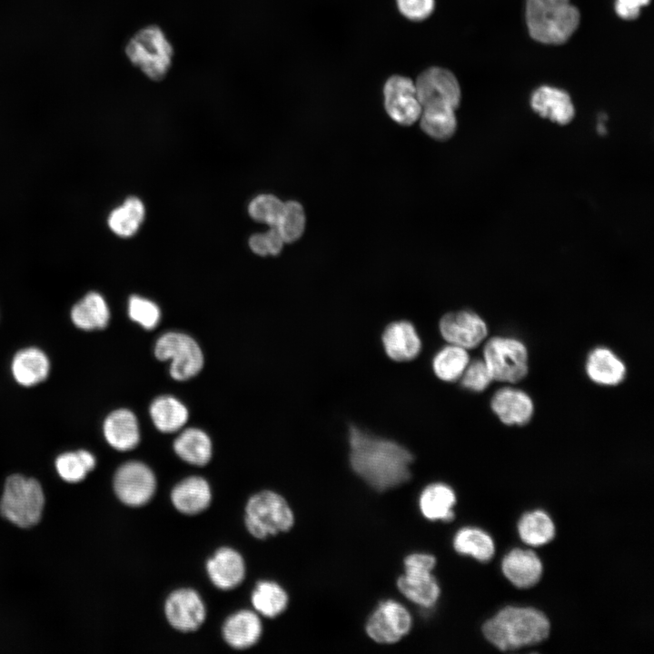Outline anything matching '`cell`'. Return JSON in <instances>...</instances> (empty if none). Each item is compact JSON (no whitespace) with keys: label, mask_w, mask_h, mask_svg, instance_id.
I'll list each match as a JSON object with an SVG mask.
<instances>
[{"label":"cell","mask_w":654,"mask_h":654,"mask_svg":"<svg viewBox=\"0 0 654 654\" xmlns=\"http://www.w3.org/2000/svg\"><path fill=\"white\" fill-rule=\"evenodd\" d=\"M104 434L107 442L115 450L124 451L134 449L140 440L135 415L126 409L111 412L104 420Z\"/></svg>","instance_id":"cell-23"},{"label":"cell","mask_w":654,"mask_h":654,"mask_svg":"<svg viewBox=\"0 0 654 654\" xmlns=\"http://www.w3.org/2000/svg\"><path fill=\"white\" fill-rule=\"evenodd\" d=\"M382 342L386 354L395 362H408L416 358L421 350V338L411 322L397 321L383 331Z\"/></svg>","instance_id":"cell-15"},{"label":"cell","mask_w":654,"mask_h":654,"mask_svg":"<svg viewBox=\"0 0 654 654\" xmlns=\"http://www.w3.org/2000/svg\"><path fill=\"white\" fill-rule=\"evenodd\" d=\"M223 636L233 649H244L260 639L263 626L259 616L251 610H240L230 616L223 626Z\"/></svg>","instance_id":"cell-22"},{"label":"cell","mask_w":654,"mask_h":654,"mask_svg":"<svg viewBox=\"0 0 654 654\" xmlns=\"http://www.w3.org/2000/svg\"><path fill=\"white\" fill-rule=\"evenodd\" d=\"M251 600L255 610L267 618L282 613L289 601L287 593L279 584L266 580L257 583Z\"/></svg>","instance_id":"cell-32"},{"label":"cell","mask_w":654,"mask_h":654,"mask_svg":"<svg viewBox=\"0 0 654 654\" xmlns=\"http://www.w3.org/2000/svg\"><path fill=\"white\" fill-rule=\"evenodd\" d=\"M211 488L202 477L186 478L176 484L171 492L173 506L182 513L194 515L203 511L211 503Z\"/></svg>","instance_id":"cell-20"},{"label":"cell","mask_w":654,"mask_h":654,"mask_svg":"<svg viewBox=\"0 0 654 654\" xmlns=\"http://www.w3.org/2000/svg\"><path fill=\"white\" fill-rule=\"evenodd\" d=\"M505 577L516 587L527 589L534 586L542 574V564L531 550L514 549L502 560Z\"/></svg>","instance_id":"cell-18"},{"label":"cell","mask_w":654,"mask_h":654,"mask_svg":"<svg viewBox=\"0 0 654 654\" xmlns=\"http://www.w3.org/2000/svg\"><path fill=\"white\" fill-rule=\"evenodd\" d=\"M401 14L411 21H422L432 13L434 0H396Z\"/></svg>","instance_id":"cell-42"},{"label":"cell","mask_w":654,"mask_h":654,"mask_svg":"<svg viewBox=\"0 0 654 654\" xmlns=\"http://www.w3.org/2000/svg\"><path fill=\"white\" fill-rule=\"evenodd\" d=\"M160 361L171 360L170 374L177 381L195 376L203 368V355L197 342L189 335L169 332L163 334L154 346Z\"/></svg>","instance_id":"cell-7"},{"label":"cell","mask_w":654,"mask_h":654,"mask_svg":"<svg viewBox=\"0 0 654 654\" xmlns=\"http://www.w3.org/2000/svg\"><path fill=\"white\" fill-rule=\"evenodd\" d=\"M526 20L530 35L543 44H562L574 33L580 13L569 0H528Z\"/></svg>","instance_id":"cell-3"},{"label":"cell","mask_w":654,"mask_h":654,"mask_svg":"<svg viewBox=\"0 0 654 654\" xmlns=\"http://www.w3.org/2000/svg\"><path fill=\"white\" fill-rule=\"evenodd\" d=\"M284 243L298 240L305 227V214L302 206L294 201L284 203L282 215L275 226Z\"/></svg>","instance_id":"cell-37"},{"label":"cell","mask_w":654,"mask_h":654,"mask_svg":"<svg viewBox=\"0 0 654 654\" xmlns=\"http://www.w3.org/2000/svg\"><path fill=\"white\" fill-rule=\"evenodd\" d=\"M400 592L410 601L426 609L433 607L441 594V589L431 570L404 568V573L397 580Z\"/></svg>","instance_id":"cell-16"},{"label":"cell","mask_w":654,"mask_h":654,"mask_svg":"<svg viewBox=\"0 0 654 654\" xmlns=\"http://www.w3.org/2000/svg\"><path fill=\"white\" fill-rule=\"evenodd\" d=\"M453 107L444 104H432L422 107L421 127L431 137L447 140L456 131L457 120Z\"/></svg>","instance_id":"cell-29"},{"label":"cell","mask_w":654,"mask_h":654,"mask_svg":"<svg viewBox=\"0 0 654 654\" xmlns=\"http://www.w3.org/2000/svg\"><path fill=\"white\" fill-rule=\"evenodd\" d=\"M128 315L134 322L147 330L157 326L161 318L159 307L152 301L133 295L128 302Z\"/></svg>","instance_id":"cell-39"},{"label":"cell","mask_w":654,"mask_h":654,"mask_svg":"<svg viewBox=\"0 0 654 654\" xmlns=\"http://www.w3.org/2000/svg\"><path fill=\"white\" fill-rule=\"evenodd\" d=\"M283 240L276 229L270 227V230L264 233H255L249 239V246L251 250L262 256L276 255L283 246Z\"/></svg>","instance_id":"cell-41"},{"label":"cell","mask_w":654,"mask_h":654,"mask_svg":"<svg viewBox=\"0 0 654 654\" xmlns=\"http://www.w3.org/2000/svg\"><path fill=\"white\" fill-rule=\"evenodd\" d=\"M442 338L463 349L477 347L487 335V326L476 313L469 311L448 312L439 323Z\"/></svg>","instance_id":"cell-13"},{"label":"cell","mask_w":654,"mask_h":654,"mask_svg":"<svg viewBox=\"0 0 654 654\" xmlns=\"http://www.w3.org/2000/svg\"><path fill=\"white\" fill-rule=\"evenodd\" d=\"M206 570L214 586L227 590L242 583L245 576V564L236 550L224 547L207 560Z\"/></svg>","instance_id":"cell-17"},{"label":"cell","mask_w":654,"mask_h":654,"mask_svg":"<svg viewBox=\"0 0 654 654\" xmlns=\"http://www.w3.org/2000/svg\"><path fill=\"white\" fill-rule=\"evenodd\" d=\"M384 105L387 114L396 123L413 124L421 116L422 106L415 91L414 82L406 76L392 75L383 87Z\"/></svg>","instance_id":"cell-12"},{"label":"cell","mask_w":654,"mask_h":654,"mask_svg":"<svg viewBox=\"0 0 654 654\" xmlns=\"http://www.w3.org/2000/svg\"><path fill=\"white\" fill-rule=\"evenodd\" d=\"M95 466L94 456L85 450L64 452L57 457L55 468L60 477L68 482L84 480Z\"/></svg>","instance_id":"cell-36"},{"label":"cell","mask_w":654,"mask_h":654,"mask_svg":"<svg viewBox=\"0 0 654 654\" xmlns=\"http://www.w3.org/2000/svg\"><path fill=\"white\" fill-rule=\"evenodd\" d=\"M294 523L293 512L280 494L263 490L254 494L247 502L245 525L257 539H265L289 530Z\"/></svg>","instance_id":"cell-6"},{"label":"cell","mask_w":654,"mask_h":654,"mask_svg":"<svg viewBox=\"0 0 654 654\" xmlns=\"http://www.w3.org/2000/svg\"><path fill=\"white\" fill-rule=\"evenodd\" d=\"M348 440L352 471L375 490H391L411 479L413 455L403 445L353 424L349 426Z\"/></svg>","instance_id":"cell-1"},{"label":"cell","mask_w":654,"mask_h":654,"mask_svg":"<svg viewBox=\"0 0 654 654\" xmlns=\"http://www.w3.org/2000/svg\"><path fill=\"white\" fill-rule=\"evenodd\" d=\"M530 104L539 115L559 124L570 123L575 114L570 95L555 87L538 88L531 95Z\"/></svg>","instance_id":"cell-19"},{"label":"cell","mask_w":654,"mask_h":654,"mask_svg":"<svg viewBox=\"0 0 654 654\" xmlns=\"http://www.w3.org/2000/svg\"><path fill=\"white\" fill-rule=\"evenodd\" d=\"M175 453L184 461L203 466L212 457V442L202 430L189 428L181 432L173 442Z\"/></svg>","instance_id":"cell-28"},{"label":"cell","mask_w":654,"mask_h":654,"mask_svg":"<svg viewBox=\"0 0 654 654\" xmlns=\"http://www.w3.org/2000/svg\"><path fill=\"white\" fill-rule=\"evenodd\" d=\"M284 203L271 194H261L253 199L248 207L250 216L260 223L275 227L283 210Z\"/></svg>","instance_id":"cell-38"},{"label":"cell","mask_w":654,"mask_h":654,"mask_svg":"<svg viewBox=\"0 0 654 654\" xmlns=\"http://www.w3.org/2000/svg\"><path fill=\"white\" fill-rule=\"evenodd\" d=\"M586 371L593 382L602 385H616L626 373L623 362L607 348H596L590 353Z\"/></svg>","instance_id":"cell-27"},{"label":"cell","mask_w":654,"mask_h":654,"mask_svg":"<svg viewBox=\"0 0 654 654\" xmlns=\"http://www.w3.org/2000/svg\"><path fill=\"white\" fill-rule=\"evenodd\" d=\"M412 619L401 603L388 600L381 602L370 616L365 630L373 641L393 644L400 641L411 630Z\"/></svg>","instance_id":"cell-9"},{"label":"cell","mask_w":654,"mask_h":654,"mask_svg":"<svg viewBox=\"0 0 654 654\" xmlns=\"http://www.w3.org/2000/svg\"><path fill=\"white\" fill-rule=\"evenodd\" d=\"M416 96L421 104H448L454 109L461 101V88L454 74L442 67H430L420 74L414 82Z\"/></svg>","instance_id":"cell-11"},{"label":"cell","mask_w":654,"mask_h":654,"mask_svg":"<svg viewBox=\"0 0 654 654\" xmlns=\"http://www.w3.org/2000/svg\"><path fill=\"white\" fill-rule=\"evenodd\" d=\"M150 415L154 426L163 432L176 431L188 420L186 407L172 396L156 398L150 406Z\"/></svg>","instance_id":"cell-30"},{"label":"cell","mask_w":654,"mask_h":654,"mask_svg":"<svg viewBox=\"0 0 654 654\" xmlns=\"http://www.w3.org/2000/svg\"><path fill=\"white\" fill-rule=\"evenodd\" d=\"M45 495L40 483L15 474L7 478L0 500L2 515L21 528L35 525L41 519Z\"/></svg>","instance_id":"cell-5"},{"label":"cell","mask_w":654,"mask_h":654,"mask_svg":"<svg viewBox=\"0 0 654 654\" xmlns=\"http://www.w3.org/2000/svg\"><path fill=\"white\" fill-rule=\"evenodd\" d=\"M129 61L149 79L160 81L172 66L173 47L161 27L150 25L138 30L128 41Z\"/></svg>","instance_id":"cell-4"},{"label":"cell","mask_w":654,"mask_h":654,"mask_svg":"<svg viewBox=\"0 0 654 654\" xmlns=\"http://www.w3.org/2000/svg\"><path fill=\"white\" fill-rule=\"evenodd\" d=\"M11 370L19 384L33 386L47 377L50 362L43 351L31 347L21 350L15 355Z\"/></svg>","instance_id":"cell-25"},{"label":"cell","mask_w":654,"mask_h":654,"mask_svg":"<svg viewBox=\"0 0 654 654\" xmlns=\"http://www.w3.org/2000/svg\"><path fill=\"white\" fill-rule=\"evenodd\" d=\"M455 503L453 490L439 482L425 487L419 498V508L422 516L431 521H451L455 517L452 510Z\"/></svg>","instance_id":"cell-24"},{"label":"cell","mask_w":654,"mask_h":654,"mask_svg":"<svg viewBox=\"0 0 654 654\" xmlns=\"http://www.w3.org/2000/svg\"><path fill=\"white\" fill-rule=\"evenodd\" d=\"M466 349L449 344L441 348L432 359L435 375L444 382H454L461 378L469 363Z\"/></svg>","instance_id":"cell-34"},{"label":"cell","mask_w":654,"mask_h":654,"mask_svg":"<svg viewBox=\"0 0 654 654\" xmlns=\"http://www.w3.org/2000/svg\"><path fill=\"white\" fill-rule=\"evenodd\" d=\"M144 218V206L140 199L129 197L114 209L108 219L111 230L121 237L134 234Z\"/></svg>","instance_id":"cell-35"},{"label":"cell","mask_w":654,"mask_h":654,"mask_svg":"<svg viewBox=\"0 0 654 654\" xmlns=\"http://www.w3.org/2000/svg\"><path fill=\"white\" fill-rule=\"evenodd\" d=\"M164 612L170 625L182 632L198 629L205 619V607L199 594L191 589L172 592L166 600Z\"/></svg>","instance_id":"cell-14"},{"label":"cell","mask_w":654,"mask_h":654,"mask_svg":"<svg viewBox=\"0 0 654 654\" xmlns=\"http://www.w3.org/2000/svg\"><path fill=\"white\" fill-rule=\"evenodd\" d=\"M491 408L507 425H523L530 421L533 412L530 398L525 392L512 388L499 390L491 400Z\"/></svg>","instance_id":"cell-21"},{"label":"cell","mask_w":654,"mask_h":654,"mask_svg":"<svg viewBox=\"0 0 654 654\" xmlns=\"http://www.w3.org/2000/svg\"><path fill=\"white\" fill-rule=\"evenodd\" d=\"M483 357L493 380L516 382L528 372L527 350L515 339H490L484 346Z\"/></svg>","instance_id":"cell-8"},{"label":"cell","mask_w":654,"mask_h":654,"mask_svg":"<svg viewBox=\"0 0 654 654\" xmlns=\"http://www.w3.org/2000/svg\"><path fill=\"white\" fill-rule=\"evenodd\" d=\"M71 319L82 330L103 329L109 322L110 311L103 296L92 292L74 305Z\"/></svg>","instance_id":"cell-26"},{"label":"cell","mask_w":654,"mask_h":654,"mask_svg":"<svg viewBox=\"0 0 654 654\" xmlns=\"http://www.w3.org/2000/svg\"><path fill=\"white\" fill-rule=\"evenodd\" d=\"M493 380L484 361L475 360L468 363L461 376V384L463 388L472 391L485 390Z\"/></svg>","instance_id":"cell-40"},{"label":"cell","mask_w":654,"mask_h":654,"mask_svg":"<svg viewBox=\"0 0 654 654\" xmlns=\"http://www.w3.org/2000/svg\"><path fill=\"white\" fill-rule=\"evenodd\" d=\"M520 539L531 546H541L550 542L555 534L554 524L550 516L542 510L524 514L519 523Z\"/></svg>","instance_id":"cell-33"},{"label":"cell","mask_w":654,"mask_h":654,"mask_svg":"<svg viewBox=\"0 0 654 654\" xmlns=\"http://www.w3.org/2000/svg\"><path fill=\"white\" fill-rule=\"evenodd\" d=\"M550 629V621L541 611L508 606L483 624L482 632L499 649L513 650L543 641Z\"/></svg>","instance_id":"cell-2"},{"label":"cell","mask_w":654,"mask_h":654,"mask_svg":"<svg viewBox=\"0 0 654 654\" xmlns=\"http://www.w3.org/2000/svg\"><path fill=\"white\" fill-rule=\"evenodd\" d=\"M649 0H617L615 10L617 15L626 20H632L639 15L640 8Z\"/></svg>","instance_id":"cell-43"},{"label":"cell","mask_w":654,"mask_h":654,"mask_svg":"<svg viewBox=\"0 0 654 654\" xmlns=\"http://www.w3.org/2000/svg\"><path fill=\"white\" fill-rule=\"evenodd\" d=\"M453 547L458 553L483 562L490 560L495 550L490 536L476 528L461 529L454 536Z\"/></svg>","instance_id":"cell-31"},{"label":"cell","mask_w":654,"mask_h":654,"mask_svg":"<svg viewBox=\"0 0 654 654\" xmlns=\"http://www.w3.org/2000/svg\"><path fill=\"white\" fill-rule=\"evenodd\" d=\"M114 489L124 504L139 507L147 503L156 489L152 470L143 462L128 461L118 468L114 478Z\"/></svg>","instance_id":"cell-10"}]
</instances>
